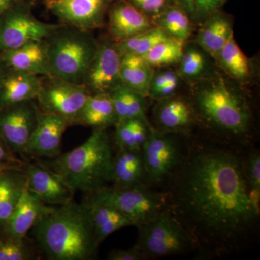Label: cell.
Wrapping results in <instances>:
<instances>
[{
    "mask_svg": "<svg viewBox=\"0 0 260 260\" xmlns=\"http://www.w3.org/2000/svg\"><path fill=\"white\" fill-rule=\"evenodd\" d=\"M162 190L166 208L205 257L240 249L257 228L244 156L234 145L190 135L185 159Z\"/></svg>",
    "mask_w": 260,
    "mask_h": 260,
    "instance_id": "obj_1",
    "label": "cell"
},
{
    "mask_svg": "<svg viewBox=\"0 0 260 260\" xmlns=\"http://www.w3.org/2000/svg\"><path fill=\"white\" fill-rule=\"evenodd\" d=\"M218 72L191 84L189 95L198 125L229 144L246 145L251 137L253 115L246 93L239 84Z\"/></svg>",
    "mask_w": 260,
    "mask_h": 260,
    "instance_id": "obj_2",
    "label": "cell"
},
{
    "mask_svg": "<svg viewBox=\"0 0 260 260\" xmlns=\"http://www.w3.org/2000/svg\"><path fill=\"white\" fill-rule=\"evenodd\" d=\"M39 249L49 260L95 259L98 242L90 208L70 202L55 208L32 228Z\"/></svg>",
    "mask_w": 260,
    "mask_h": 260,
    "instance_id": "obj_3",
    "label": "cell"
},
{
    "mask_svg": "<svg viewBox=\"0 0 260 260\" xmlns=\"http://www.w3.org/2000/svg\"><path fill=\"white\" fill-rule=\"evenodd\" d=\"M113 158L112 143L106 129H95L80 146L40 162L60 176L73 190L89 194L111 182Z\"/></svg>",
    "mask_w": 260,
    "mask_h": 260,
    "instance_id": "obj_4",
    "label": "cell"
},
{
    "mask_svg": "<svg viewBox=\"0 0 260 260\" xmlns=\"http://www.w3.org/2000/svg\"><path fill=\"white\" fill-rule=\"evenodd\" d=\"M44 42L51 76L83 84L84 75L99 47V42L90 32L60 25Z\"/></svg>",
    "mask_w": 260,
    "mask_h": 260,
    "instance_id": "obj_5",
    "label": "cell"
},
{
    "mask_svg": "<svg viewBox=\"0 0 260 260\" xmlns=\"http://www.w3.org/2000/svg\"><path fill=\"white\" fill-rule=\"evenodd\" d=\"M189 136L162 133L151 126L142 147L149 185L164 189L185 159Z\"/></svg>",
    "mask_w": 260,
    "mask_h": 260,
    "instance_id": "obj_6",
    "label": "cell"
},
{
    "mask_svg": "<svg viewBox=\"0 0 260 260\" xmlns=\"http://www.w3.org/2000/svg\"><path fill=\"white\" fill-rule=\"evenodd\" d=\"M138 228L139 236L136 245L144 254L145 259H159L195 251L190 234L167 208Z\"/></svg>",
    "mask_w": 260,
    "mask_h": 260,
    "instance_id": "obj_7",
    "label": "cell"
},
{
    "mask_svg": "<svg viewBox=\"0 0 260 260\" xmlns=\"http://www.w3.org/2000/svg\"><path fill=\"white\" fill-rule=\"evenodd\" d=\"M88 199L111 205L139 227L166 209L164 191L148 184L131 187H105L89 194Z\"/></svg>",
    "mask_w": 260,
    "mask_h": 260,
    "instance_id": "obj_8",
    "label": "cell"
},
{
    "mask_svg": "<svg viewBox=\"0 0 260 260\" xmlns=\"http://www.w3.org/2000/svg\"><path fill=\"white\" fill-rule=\"evenodd\" d=\"M59 25L40 21L25 5L13 3L0 15V52L44 40Z\"/></svg>",
    "mask_w": 260,
    "mask_h": 260,
    "instance_id": "obj_9",
    "label": "cell"
},
{
    "mask_svg": "<svg viewBox=\"0 0 260 260\" xmlns=\"http://www.w3.org/2000/svg\"><path fill=\"white\" fill-rule=\"evenodd\" d=\"M36 100L43 112L64 118L69 125L75 120L91 94L83 84L71 83L60 78H47Z\"/></svg>",
    "mask_w": 260,
    "mask_h": 260,
    "instance_id": "obj_10",
    "label": "cell"
},
{
    "mask_svg": "<svg viewBox=\"0 0 260 260\" xmlns=\"http://www.w3.org/2000/svg\"><path fill=\"white\" fill-rule=\"evenodd\" d=\"M34 101L0 109V138L14 153L25 155L37 128L40 109Z\"/></svg>",
    "mask_w": 260,
    "mask_h": 260,
    "instance_id": "obj_11",
    "label": "cell"
},
{
    "mask_svg": "<svg viewBox=\"0 0 260 260\" xmlns=\"http://www.w3.org/2000/svg\"><path fill=\"white\" fill-rule=\"evenodd\" d=\"M121 59L117 44L110 38L99 42L96 53L83 81L90 94L110 93L121 83Z\"/></svg>",
    "mask_w": 260,
    "mask_h": 260,
    "instance_id": "obj_12",
    "label": "cell"
},
{
    "mask_svg": "<svg viewBox=\"0 0 260 260\" xmlns=\"http://www.w3.org/2000/svg\"><path fill=\"white\" fill-rule=\"evenodd\" d=\"M114 0H47V8L62 23L90 32L100 28Z\"/></svg>",
    "mask_w": 260,
    "mask_h": 260,
    "instance_id": "obj_13",
    "label": "cell"
},
{
    "mask_svg": "<svg viewBox=\"0 0 260 260\" xmlns=\"http://www.w3.org/2000/svg\"><path fill=\"white\" fill-rule=\"evenodd\" d=\"M153 115V127L162 133L191 135L198 126L190 98L180 94L157 101Z\"/></svg>",
    "mask_w": 260,
    "mask_h": 260,
    "instance_id": "obj_14",
    "label": "cell"
},
{
    "mask_svg": "<svg viewBox=\"0 0 260 260\" xmlns=\"http://www.w3.org/2000/svg\"><path fill=\"white\" fill-rule=\"evenodd\" d=\"M27 188L47 205H64L73 201L75 191L56 173L40 161L26 164L24 167Z\"/></svg>",
    "mask_w": 260,
    "mask_h": 260,
    "instance_id": "obj_15",
    "label": "cell"
},
{
    "mask_svg": "<svg viewBox=\"0 0 260 260\" xmlns=\"http://www.w3.org/2000/svg\"><path fill=\"white\" fill-rule=\"evenodd\" d=\"M107 13L109 38L116 43L124 42L155 27L153 19L126 0H114Z\"/></svg>",
    "mask_w": 260,
    "mask_h": 260,
    "instance_id": "obj_16",
    "label": "cell"
},
{
    "mask_svg": "<svg viewBox=\"0 0 260 260\" xmlns=\"http://www.w3.org/2000/svg\"><path fill=\"white\" fill-rule=\"evenodd\" d=\"M68 126L69 124L64 118L40 110L37 128L29 142L25 155L49 159L58 156L60 153L61 138Z\"/></svg>",
    "mask_w": 260,
    "mask_h": 260,
    "instance_id": "obj_17",
    "label": "cell"
},
{
    "mask_svg": "<svg viewBox=\"0 0 260 260\" xmlns=\"http://www.w3.org/2000/svg\"><path fill=\"white\" fill-rule=\"evenodd\" d=\"M54 208L44 203L26 186L7 223L5 232L14 239H25L29 231Z\"/></svg>",
    "mask_w": 260,
    "mask_h": 260,
    "instance_id": "obj_18",
    "label": "cell"
},
{
    "mask_svg": "<svg viewBox=\"0 0 260 260\" xmlns=\"http://www.w3.org/2000/svg\"><path fill=\"white\" fill-rule=\"evenodd\" d=\"M0 60L9 69L52 78L44 40L34 41L17 49L2 51Z\"/></svg>",
    "mask_w": 260,
    "mask_h": 260,
    "instance_id": "obj_19",
    "label": "cell"
},
{
    "mask_svg": "<svg viewBox=\"0 0 260 260\" xmlns=\"http://www.w3.org/2000/svg\"><path fill=\"white\" fill-rule=\"evenodd\" d=\"M42 83L38 75L8 68L0 79V109L36 100Z\"/></svg>",
    "mask_w": 260,
    "mask_h": 260,
    "instance_id": "obj_20",
    "label": "cell"
},
{
    "mask_svg": "<svg viewBox=\"0 0 260 260\" xmlns=\"http://www.w3.org/2000/svg\"><path fill=\"white\" fill-rule=\"evenodd\" d=\"M234 35L233 18L221 10L213 12L200 25L194 42L216 60L219 53Z\"/></svg>",
    "mask_w": 260,
    "mask_h": 260,
    "instance_id": "obj_21",
    "label": "cell"
},
{
    "mask_svg": "<svg viewBox=\"0 0 260 260\" xmlns=\"http://www.w3.org/2000/svg\"><path fill=\"white\" fill-rule=\"evenodd\" d=\"M111 182L118 188L149 185L142 149L118 150L113 158Z\"/></svg>",
    "mask_w": 260,
    "mask_h": 260,
    "instance_id": "obj_22",
    "label": "cell"
},
{
    "mask_svg": "<svg viewBox=\"0 0 260 260\" xmlns=\"http://www.w3.org/2000/svg\"><path fill=\"white\" fill-rule=\"evenodd\" d=\"M177 69L188 85L208 79L219 71L216 62L194 42H185Z\"/></svg>",
    "mask_w": 260,
    "mask_h": 260,
    "instance_id": "obj_23",
    "label": "cell"
},
{
    "mask_svg": "<svg viewBox=\"0 0 260 260\" xmlns=\"http://www.w3.org/2000/svg\"><path fill=\"white\" fill-rule=\"evenodd\" d=\"M215 62L219 70L241 86L251 83L255 77L254 63L243 52L234 35L220 51Z\"/></svg>",
    "mask_w": 260,
    "mask_h": 260,
    "instance_id": "obj_24",
    "label": "cell"
},
{
    "mask_svg": "<svg viewBox=\"0 0 260 260\" xmlns=\"http://www.w3.org/2000/svg\"><path fill=\"white\" fill-rule=\"evenodd\" d=\"M118 119L112 97L109 93L91 94L80 114L75 124L106 129L115 125Z\"/></svg>",
    "mask_w": 260,
    "mask_h": 260,
    "instance_id": "obj_25",
    "label": "cell"
},
{
    "mask_svg": "<svg viewBox=\"0 0 260 260\" xmlns=\"http://www.w3.org/2000/svg\"><path fill=\"white\" fill-rule=\"evenodd\" d=\"M90 208L98 242L105 240L113 233L128 226H135L129 218L117 209L105 203L87 198L85 202Z\"/></svg>",
    "mask_w": 260,
    "mask_h": 260,
    "instance_id": "obj_26",
    "label": "cell"
},
{
    "mask_svg": "<svg viewBox=\"0 0 260 260\" xmlns=\"http://www.w3.org/2000/svg\"><path fill=\"white\" fill-rule=\"evenodd\" d=\"M143 56L124 54L121 56L120 79L131 90L148 98L149 87L154 73Z\"/></svg>",
    "mask_w": 260,
    "mask_h": 260,
    "instance_id": "obj_27",
    "label": "cell"
},
{
    "mask_svg": "<svg viewBox=\"0 0 260 260\" xmlns=\"http://www.w3.org/2000/svg\"><path fill=\"white\" fill-rule=\"evenodd\" d=\"M114 126V144L119 150L142 149L152 125L145 117L119 121Z\"/></svg>",
    "mask_w": 260,
    "mask_h": 260,
    "instance_id": "obj_28",
    "label": "cell"
},
{
    "mask_svg": "<svg viewBox=\"0 0 260 260\" xmlns=\"http://www.w3.org/2000/svg\"><path fill=\"white\" fill-rule=\"evenodd\" d=\"M109 94L112 97L118 121L147 117L148 98L127 88L121 82Z\"/></svg>",
    "mask_w": 260,
    "mask_h": 260,
    "instance_id": "obj_29",
    "label": "cell"
},
{
    "mask_svg": "<svg viewBox=\"0 0 260 260\" xmlns=\"http://www.w3.org/2000/svg\"><path fill=\"white\" fill-rule=\"evenodd\" d=\"M153 20L155 26L165 30L170 37L184 43L188 42L194 30L192 20L177 5L169 7Z\"/></svg>",
    "mask_w": 260,
    "mask_h": 260,
    "instance_id": "obj_30",
    "label": "cell"
},
{
    "mask_svg": "<svg viewBox=\"0 0 260 260\" xmlns=\"http://www.w3.org/2000/svg\"><path fill=\"white\" fill-rule=\"evenodd\" d=\"M186 83L174 66L155 68L150 87L148 99L157 101L179 94L183 84Z\"/></svg>",
    "mask_w": 260,
    "mask_h": 260,
    "instance_id": "obj_31",
    "label": "cell"
},
{
    "mask_svg": "<svg viewBox=\"0 0 260 260\" xmlns=\"http://www.w3.org/2000/svg\"><path fill=\"white\" fill-rule=\"evenodd\" d=\"M26 184L27 177L24 169L15 171L0 197V229L5 230Z\"/></svg>",
    "mask_w": 260,
    "mask_h": 260,
    "instance_id": "obj_32",
    "label": "cell"
},
{
    "mask_svg": "<svg viewBox=\"0 0 260 260\" xmlns=\"http://www.w3.org/2000/svg\"><path fill=\"white\" fill-rule=\"evenodd\" d=\"M165 30L155 26L146 31L120 43H116L121 55L133 54L143 56L158 43L171 38Z\"/></svg>",
    "mask_w": 260,
    "mask_h": 260,
    "instance_id": "obj_33",
    "label": "cell"
},
{
    "mask_svg": "<svg viewBox=\"0 0 260 260\" xmlns=\"http://www.w3.org/2000/svg\"><path fill=\"white\" fill-rule=\"evenodd\" d=\"M185 43L171 37L158 43L143 56L150 66L155 68L175 66L180 61Z\"/></svg>",
    "mask_w": 260,
    "mask_h": 260,
    "instance_id": "obj_34",
    "label": "cell"
},
{
    "mask_svg": "<svg viewBox=\"0 0 260 260\" xmlns=\"http://www.w3.org/2000/svg\"><path fill=\"white\" fill-rule=\"evenodd\" d=\"M6 239H0V260H32L36 254L23 239H16L8 236Z\"/></svg>",
    "mask_w": 260,
    "mask_h": 260,
    "instance_id": "obj_35",
    "label": "cell"
},
{
    "mask_svg": "<svg viewBox=\"0 0 260 260\" xmlns=\"http://www.w3.org/2000/svg\"><path fill=\"white\" fill-rule=\"evenodd\" d=\"M151 19L158 16L169 7L176 5L174 0H126Z\"/></svg>",
    "mask_w": 260,
    "mask_h": 260,
    "instance_id": "obj_36",
    "label": "cell"
},
{
    "mask_svg": "<svg viewBox=\"0 0 260 260\" xmlns=\"http://www.w3.org/2000/svg\"><path fill=\"white\" fill-rule=\"evenodd\" d=\"M244 169L249 189H260V154L258 150L244 157Z\"/></svg>",
    "mask_w": 260,
    "mask_h": 260,
    "instance_id": "obj_37",
    "label": "cell"
},
{
    "mask_svg": "<svg viewBox=\"0 0 260 260\" xmlns=\"http://www.w3.org/2000/svg\"><path fill=\"white\" fill-rule=\"evenodd\" d=\"M193 23L200 26L213 13L210 0H194Z\"/></svg>",
    "mask_w": 260,
    "mask_h": 260,
    "instance_id": "obj_38",
    "label": "cell"
},
{
    "mask_svg": "<svg viewBox=\"0 0 260 260\" xmlns=\"http://www.w3.org/2000/svg\"><path fill=\"white\" fill-rule=\"evenodd\" d=\"M109 260H144L145 257L140 248L135 244L128 249H114L107 256Z\"/></svg>",
    "mask_w": 260,
    "mask_h": 260,
    "instance_id": "obj_39",
    "label": "cell"
},
{
    "mask_svg": "<svg viewBox=\"0 0 260 260\" xmlns=\"http://www.w3.org/2000/svg\"><path fill=\"white\" fill-rule=\"evenodd\" d=\"M0 162H21L10 150L4 140L0 138Z\"/></svg>",
    "mask_w": 260,
    "mask_h": 260,
    "instance_id": "obj_40",
    "label": "cell"
},
{
    "mask_svg": "<svg viewBox=\"0 0 260 260\" xmlns=\"http://www.w3.org/2000/svg\"><path fill=\"white\" fill-rule=\"evenodd\" d=\"M249 198L253 209L260 215V189H249Z\"/></svg>",
    "mask_w": 260,
    "mask_h": 260,
    "instance_id": "obj_41",
    "label": "cell"
},
{
    "mask_svg": "<svg viewBox=\"0 0 260 260\" xmlns=\"http://www.w3.org/2000/svg\"><path fill=\"white\" fill-rule=\"evenodd\" d=\"M174 3L181 9L184 10L189 15L191 20H193L194 10V0H174Z\"/></svg>",
    "mask_w": 260,
    "mask_h": 260,
    "instance_id": "obj_42",
    "label": "cell"
},
{
    "mask_svg": "<svg viewBox=\"0 0 260 260\" xmlns=\"http://www.w3.org/2000/svg\"><path fill=\"white\" fill-rule=\"evenodd\" d=\"M18 169H13V170L7 171L3 174H0V197L3 194V191L8 185L10 179L13 177L15 171Z\"/></svg>",
    "mask_w": 260,
    "mask_h": 260,
    "instance_id": "obj_43",
    "label": "cell"
},
{
    "mask_svg": "<svg viewBox=\"0 0 260 260\" xmlns=\"http://www.w3.org/2000/svg\"><path fill=\"white\" fill-rule=\"evenodd\" d=\"M25 162H0V174L13 169H23Z\"/></svg>",
    "mask_w": 260,
    "mask_h": 260,
    "instance_id": "obj_44",
    "label": "cell"
},
{
    "mask_svg": "<svg viewBox=\"0 0 260 260\" xmlns=\"http://www.w3.org/2000/svg\"><path fill=\"white\" fill-rule=\"evenodd\" d=\"M13 3L14 0H0V15L8 10Z\"/></svg>",
    "mask_w": 260,
    "mask_h": 260,
    "instance_id": "obj_45",
    "label": "cell"
},
{
    "mask_svg": "<svg viewBox=\"0 0 260 260\" xmlns=\"http://www.w3.org/2000/svg\"><path fill=\"white\" fill-rule=\"evenodd\" d=\"M213 11L221 9L224 5L223 0H210Z\"/></svg>",
    "mask_w": 260,
    "mask_h": 260,
    "instance_id": "obj_46",
    "label": "cell"
},
{
    "mask_svg": "<svg viewBox=\"0 0 260 260\" xmlns=\"http://www.w3.org/2000/svg\"><path fill=\"white\" fill-rule=\"evenodd\" d=\"M8 68L5 67V65L3 64V61L0 60V79H1L2 76L4 74L5 72Z\"/></svg>",
    "mask_w": 260,
    "mask_h": 260,
    "instance_id": "obj_47",
    "label": "cell"
},
{
    "mask_svg": "<svg viewBox=\"0 0 260 260\" xmlns=\"http://www.w3.org/2000/svg\"><path fill=\"white\" fill-rule=\"evenodd\" d=\"M227 0H223L224 4H225V3H226Z\"/></svg>",
    "mask_w": 260,
    "mask_h": 260,
    "instance_id": "obj_48",
    "label": "cell"
}]
</instances>
